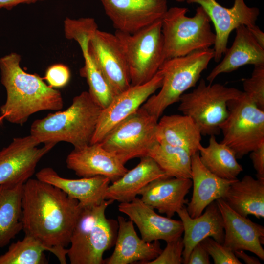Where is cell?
<instances>
[{
    "mask_svg": "<svg viewBox=\"0 0 264 264\" xmlns=\"http://www.w3.org/2000/svg\"><path fill=\"white\" fill-rule=\"evenodd\" d=\"M82 208L59 188L30 178L23 186L22 230L66 264V247Z\"/></svg>",
    "mask_w": 264,
    "mask_h": 264,
    "instance_id": "obj_1",
    "label": "cell"
},
{
    "mask_svg": "<svg viewBox=\"0 0 264 264\" xmlns=\"http://www.w3.org/2000/svg\"><path fill=\"white\" fill-rule=\"evenodd\" d=\"M21 61V56L15 52L0 58L1 82L7 93L0 111L7 121L22 125L36 112L61 110L63 100L61 92L43 78L25 71Z\"/></svg>",
    "mask_w": 264,
    "mask_h": 264,
    "instance_id": "obj_2",
    "label": "cell"
},
{
    "mask_svg": "<svg viewBox=\"0 0 264 264\" xmlns=\"http://www.w3.org/2000/svg\"><path fill=\"white\" fill-rule=\"evenodd\" d=\"M102 110L88 91H83L73 98L66 110L35 120L30 134L40 144L56 145L66 142L74 148L88 145L91 143Z\"/></svg>",
    "mask_w": 264,
    "mask_h": 264,
    "instance_id": "obj_3",
    "label": "cell"
},
{
    "mask_svg": "<svg viewBox=\"0 0 264 264\" xmlns=\"http://www.w3.org/2000/svg\"><path fill=\"white\" fill-rule=\"evenodd\" d=\"M114 202L105 199L97 205L82 208L67 249L71 264H102L103 254L114 244L118 221L106 217L107 208Z\"/></svg>",
    "mask_w": 264,
    "mask_h": 264,
    "instance_id": "obj_4",
    "label": "cell"
},
{
    "mask_svg": "<svg viewBox=\"0 0 264 264\" xmlns=\"http://www.w3.org/2000/svg\"><path fill=\"white\" fill-rule=\"evenodd\" d=\"M214 56V49L210 48L165 60L159 69L163 75L160 91L141 107L159 119L169 106L178 102L182 94L196 85Z\"/></svg>",
    "mask_w": 264,
    "mask_h": 264,
    "instance_id": "obj_5",
    "label": "cell"
},
{
    "mask_svg": "<svg viewBox=\"0 0 264 264\" xmlns=\"http://www.w3.org/2000/svg\"><path fill=\"white\" fill-rule=\"evenodd\" d=\"M185 7L168 9L161 19L165 61L210 48L216 36L211 20L204 9L198 6L193 17H188Z\"/></svg>",
    "mask_w": 264,
    "mask_h": 264,
    "instance_id": "obj_6",
    "label": "cell"
},
{
    "mask_svg": "<svg viewBox=\"0 0 264 264\" xmlns=\"http://www.w3.org/2000/svg\"><path fill=\"white\" fill-rule=\"evenodd\" d=\"M242 91L219 83L207 84L203 79L192 91L180 97L178 110L193 119L202 135H217L220 126L228 116L227 102Z\"/></svg>",
    "mask_w": 264,
    "mask_h": 264,
    "instance_id": "obj_7",
    "label": "cell"
},
{
    "mask_svg": "<svg viewBox=\"0 0 264 264\" xmlns=\"http://www.w3.org/2000/svg\"><path fill=\"white\" fill-rule=\"evenodd\" d=\"M228 116L220 126L223 138L241 159L264 143V110L243 92L227 102Z\"/></svg>",
    "mask_w": 264,
    "mask_h": 264,
    "instance_id": "obj_8",
    "label": "cell"
},
{
    "mask_svg": "<svg viewBox=\"0 0 264 264\" xmlns=\"http://www.w3.org/2000/svg\"><path fill=\"white\" fill-rule=\"evenodd\" d=\"M114 34L128 63L131 85L150 81L165 61L161 19L132 34Z\"/></svg>",
    "mask_w": 264,
    "mask_h": 264,
    "instance_id": "obj_9",
    "label": "cell"
},
{
    "mask_svg": "<svg viewBox=\"0 0 264 264\" xmlns=\"http://www.w3.org/2000/svg\"><path fill=\"white\" fill-rule=\"evenodd\" d=\"M158 120L141 107L114 127L99 143L124 164L134 158L147 156L157 142Z\"/></svg>",
    "mask_w": 264,
    "mask_h": 264,
    "instance_id": "obj_10",
    "label": "cell"
},
{
    "mask_svg": "<svg viewBox=\"0 0 264 264\" xmlns=\"http://www.w3.org/2000/svg\"><path fill=\"white\" fill-rule=\"evenodd\" d=\"M187 3H197L201 6L213 23L215 30L214 44V61H220L227 49L231 32L241 25L249 28L256 25L260 14L256 7H249L244 0H234L231 8H226L216 0H186Z\"/></svg>",
    "mask_w": 264,
    "mask_h": 264,
    "instance_id": "obj_11",
    "label": "cell"
},
{
    "mask_svg": "<svg viewBox=\"0 0 264 264\" xmlns=\"http://www.w3.org/2000/svg\"><path fill=\"white\" fill-rule=\"evenodd\" d=\"M163 75L159 70L150 81L143 84L131 85L116 95L102 110L90 144L100 143L117 125L137 110L162 86Z\"/></svg>",
    "mask_w": 264,
    "mask_h": 264,
    "instance_id": "obj_12",
    "label": "cell"
},
{
    "mask_svg": "<svg viewBox=\"0 0 264 264\" xmlns=\"http://www.w3.org/2000/svg\"><path fill=\"white\" fill-rule=\"evenodd\" d=\"M88 50L116 95L131 86L128 63L115 34L97 30Z\"/></svg>",
    "mask_w": 264,
    "mask_h": 264,
    "instance_id": "obj_13",
    "label": "cell"
},
{
    "mask_svg": "<svg viewBox=\"0 0 264 264\" xmlns=\"http://www.w3.org/2000/svg\"><path fill=\"white\" fill-rule=\"evenodd\" d=\"M116 30L134 33L160 20L167 0H100Z\"/></svg>",
    "mask_w": 264,
    "mask_h": 264,
    "instance_id": "obj_14",
    "label": "cell"
},
{
    "mask_svg": "<svg viewBox=\"0 0 264 264\" xmlns=\"http://www.w3.org/2000/svg\"><path fill=\"white\" fill-rule=\"evenodd\" d=\"M40 143L30 134L14 138L0 150V185L20 178L28 179L43 156L55 145Z\"/></svg>",
    "mask_w": 264,
    "mask_h": 264,
    "instance_id": "obj_15",
    "label": "cell"
},
{
    "mask_svg": "<svg viewBox=\"0 0 264 264\" xmlns=\"http://www.w3.org/2000/svg\"><path fill=\"white\" fill-rule=\"evenodd\" d=\"M216 201L223 222L222 244L233 252L240 250L251 252L264 260V226L236 212L222 198Z\"/></svg>",
    "mask_w": 264,
    "mask_h": 264,
    "instance_id": "obj_16",
    "label": "cell"
},
{
    "mask_svg": "<svg viewBox=\"0 0 264 264\" xmlns=\"http://www.w3.org/2000/svg\"><path fill=\"white\" fill-rule=\"evenodd\" d=\"M118 210L136 225L141 238L147 242L160 240L168 242L181 237L183 233L180 220L158 215L138 197L130 202L120 203Z\"/></svg>",
    "mask_w": 264,
    "mask_h": 264,
    "instance_id": "obj_17",
    "label": "cell"
},
{
    "mask_svg": "<svg viewBox=\"0 0 264 264\" xmlns=\"http://www.w3.org/2000/svg\"><path fill=\"white\" fill-rule=\"evenodd\" d=\"M66 166L81 177L102 176L113 182L128 170L116 156L99 143L90 144L74 149L66 159Z\"/></svg>",
    "mask_w": 264,
    "mask_h": 264,
    "instance_id": "obj_18",
    "label": "cell"
},
{
    "mask_svg": "<svg viewBox=\"0 0 264 264\" xmlns=\"http://www.w3.org/2000/svg\"><path fill=\"white\" fill-rule=\"evenodd\" d=\"M118 228L111 255L104 260L107 264H129L137 262L146 264L161 252L159 241L147 242L137 234L131 220L117 217Z\"/></svg>",
    "mask_w": 264,
    "mask_h": 264,
    "instance_id": "obj_19",
    "label": "cell"
},
{
    "mask_svg": "<svg viewBox=\"0 0 264 264\" xmlns=\"http://www.w3.org/2000/svg\"><path fill=\"white\" fill-rule=\"evenodd\" d=\"M204 212L196 218H191L184 206L177 212L183 227L182 263L187 264L193 247L204 239L210 237L223 244L224 231L222 217L215 201L205 209Z\"/></svg>",
    "mask_w": 264,
    "mask_h": 264,
    "instance_id": "obj_20",
    "label": "cell"
},
{
    "mask_svg": "<svg viewBox=\"0 0 264 264\" xmlns=\"http://www.w3.org/2000/svg\"><path fill=\"white\" fill-rule=\"evenodd\" d=\"M36 178L52 185L64 192L70 198L78 201L83 208L100 204L110 180L104 176H97L79 179L63 177L51 167H45L36 174Z\"/></svg>",
    "mask_w": 264,
    "mask_h": 264,
    "instance_id": "obj_21",
    "label": "cell"
},
{
    "mask_svg": "<svg viewBox=\"0 0 264 264\" xmlns=\"http://www.w3.org/2000/svg\"><path fill=\"white\" fill-rule=\"evenodd\" d=\"M192 186L191 178H160L149 183L138 195L145 203L172 218L187 203L185 198Z\"/></svg>",
    "mask_w": 264,
    "mask_h": 264,
    "instance_id": "obj_22",
    "label": "cell"
},
{
    "mask_svg": "<svg viewBox=\"0 0 264 264\" xmlns=\"http://www.w3.org/2000/svg\"><path fill=\"white\" fill-rule=\"evenodd\" d=\"M191 179L193 194L186 208L191 218L199 216L212 202L223 198L236 180L223 179L211 173L201 163L198 152L191 156Z\"/></svg>",
    "mask_w": 264,
    "mask_h": 264,
    "instance_id": "obj_23",
    "label": "cell"
},
{
    "mask_svg": "<svg viewBox=\"0 0 264 264\" xmlns=\"http://www.w3.org/2000/svg\"><path fill=\"white\" fill-rule=\"evenodd\" d=\"M232 46L227 48L224 57L206 77L212 83L222 73H230L247 65H264V48L253 37L248 28L241 25L236 28Z\"/></svg>",
    "mask_w": 264,
    "mask_h": 264,
    "instance_id": "obj_24",
    "label": "cell"
},
{
    "mask_svg": "<svg viewBox=\"0 0 264 264\" xmlns=\"http://www.w3.org/2000/svg\"><path fill=\"white\" fill-rule=\"evenodd\" d=\"M140 158V162L134 168L128 170L109 185L105 194V199L120 203L130 202L151 182L169 177L151 157L145 156Z\"/></svg>",
    "mask_w": 264,
    "mask_h": 264,
    "instance_id": "obj_25",
    "label": "cell"
},
{
    "mask_svg": "<svg viewBox=\"0 0 264 264\" xmlns=\"http://www.w3.org/2000/svg\"><path fill=\"white\" fill-rule=\"evenodd\" d=\"M201 135L197 124L184 114L164 115L158 120L156 127L158 142L181 148L191 156L202 146Z\"/></svg>",
    "mask_w": 264,
    "mask_h": 264,
    "instance_id": "obj_26",
    "label": "cell"
},
{
    "mask_svg": "<svg viewBox=\"0 0 264 264\" xmlns=\"http://www.w3.org/2000/svg\"><path fill=\"white\" fill-rule=\"evenodd\" d=\"M27 180L20 178L0 185V249L22 230V192Z\"/></svg>",
    "mask_w": 264,
    "mask_h": 264,
    "instance_id": "obj_27",
    "label": "cell"
},
{
    "mask_svg": "<svg viewBox=\"0 0 264 264\" xmlns=\"http://www.w3.org/2000/svg\"><path fill=\"white\" fill-rule=\"evenodd\" d=\"M222 199L240 215L264 217V179L245 175L236 179L228 188Z\"/></svg>",
    "mask_w": 264,
    "mask_h": 264,
    "instance_id": "obj_28",
    "label": "cell"
},
{
    "mask_svg": "<svg viewBox=\"0 0 264 264\" xmlns=\"http://www.w3.org/2000/svg\"><path fill=\"white\" fill-rule=\"evenodd\" d=\"M198 153L203 165L220 178L235 180L243 171L234 152L224 143L218 142L215 135L210 136L208 146H202Z\"/></svg>",
    "mask_w": 264,
    "mask_h": 264,
    "instance_id": "obj_29",
    "label": "cell"
},
{
    "mask_svg": "<svg viewBox=\"0 0 264 264\" xmlns=\"http://www.w3.org/2000/svg\"><path fill=\"white\" fill-rule=\"evenodd\" d=\"M147 156L151 157L167 176L191 178V155L185 150L157 141Z\"/></svg>",
    "mask_w": 264,
    "mask_h": 264,
    "instance_id": "obj_30",
    "label": "cell"
},
{
    "mask_svg": "<svg viewBox=\"0 0 264 264\" xmlns=\"http://www.w3.org/2000/svg\"><path fill=\"white\" fill-rule=\"evenodd\" d=\"M89 36H84L77 41L84 59V66L80 75L86 78L88 92L95 101L104 109L111 103L116 94L105 77L89 53Z\"/></svg>",
    "mask_w": 264,
    "mask_h": 264,
    "instance_id": "obj_31",
    "label": "cell"
},
{
    "mask_svg": "<svg viewBox=\"0 0 264 264\" xmlns=\"http://www.w3.org/2000/svg\"><path fill=\"white\" fill-rule=\"evenodd\" d=\"M46 248L33 237L25 235L22 240L13 242L0 255V264H45L48 262Z\"/></svg>",
    "mask_w": 264,
    "mask_h": 264,
    "instance_id": "obj_32",
    "label": "cell"
},
{
    "mask_svg": "<svg viewBox=\"0 0 264 264\" xmlns=\"http://www.w3.org/2000/svg\"><path fill=\"white\" fill-rule=\"evenodd\" d=\"M244 92L264 110V65L254 66L251 77L243 80Z\"/></svg>",
    "mask_w": 264,
    "mask_h": 264,
    "instance_id": "obj_33",
    "label": "cell"
},
{
    "mask_svg": "<svg viewBox=\"0 0 264 264\" xmlns=\"http://www.w3.org/2000/svg\"><path fill=\"white\" fill-rule=\"evenodd\" d=\"M212 258L215 264H242L234 252L211 237H208L200 242Z\"/></svg>",
    "mask_w": 264,
    "mask_h": 264,
    "instance_id": "obj_34",
    "label": "cell"
},
{
    "mask_svg": "<svg viewBox=\"0 0 264 264\" xmlns=\"http://www.w3.org/2000/svg\"><path fill=\"white\" fill-rule=\"evenodd\" d=\"M164 249L154 259L146 264H180L183 262L184 249L183 238L181 237L166 242Z\"/></svg>",
    "mask_w": 264,
    "mask_h": 264,
    "instance_id": "obj_35",
    "label": "cell"
},
{
    "mask_svg": "<svg viewBox=\"0 0 264 264\" xmlns=\"http://www.w3.org/2000/svg\"><path fill=\"white\" fill-rule=\"evenodd\" d=\"M70 77V71L67 66L56 64L47 68L43 79L49 86L56 89L65 87L69 82Z\"/></svg>",
    "mask_w": 264,
    "mask_h": 264,
    "instance_id": "obj_36",
    "label": "cell"
},
{
    "mask_svg": "<svg viewBox=\"0 0 264 264\" xmlns=\"http://www.w3.org/2000/svg\"><path fill=\"white\" fill-rule=\"evenodd\" d=\"M257 178L264 179V143L250 153Z\"/></svg>",
    "mask_w": 264,
    "mask_h": 264,
    "instance_id": "obj_37",
    "label": "cell"
},
{
    "mask_svg": "<svg viewBox=\"0 0 264 264\" xmlns=\"http://www.w3.org/2000/svg\"><path fill=\"white\" fill-rule=\"evenodd\" d=\"M210 255L200 242L197 244L192 249L187 264H210Z\"/></svg>",
    "mask_w": 264,
    "mask_h": 264,
    "instance_id": "obj_38",
    "label": "cell"
},
{
    "mask_svg": "<svg viewBox=\"0 0 264 264\" xmlns=\"http://www.w3.org/2000/svg\"><path fill=\"white\" fill-rule=\"evenodd\" d=\"M46 0H0V8L11 10L20 4H31Z\"/></svg>",
    "mask_w": 264,
    "mask_h": 264,
    "instance_id": "obj_39",
    "label": "cell"
},
{
    "mask_svg": "<svg viewBox=\"0 0 264 264\" xmlns=\"http://www.w3.org/2000/svg\"><path fill=\"white\" fill-rule=\"evenodd\" d=\"M238 259H242L247 264H260L261 263L258 258L247 255L245 251L240 250L234 252Z\"/></svg>",
    "mask_w": 264,
    "mask_h": 264,
    "instance_id": "obj_40",
    "label": "cell"
},
{
    "mask_svg": "<svg viewBox=\"0 0 264 264\" xmlns=\"http://www.w3.org/2000/svg\"><path fill=\"white\" fill-rule=\"evenodd\" d=\"M248 29L256 41L262 47L264 48V33L262 30L256 25Z\"/></svg>",
    "mask_w": 264,
    "mask_h": 264,
    "instance_id": "obj_41",
    "label": "cell"
},
{
    "mask_svg": "<svg viewBox=\"0 0 264 264\" xmlns=\"http://www.w3.org/2000/svg\"><path fill=\"white\" fill-rule=\"evenodd\" d=\"M175 0L178 2H182L186 1V0Z\"/></svg>",
    "mask_w": 264,
    "mask_h": 264,
    "instance_id": "obj_42",
    "label": "cell"
},
{
    "mask_svg": "<svg viewBox=\"0 0 264 264\" xmlns=\"http://www.w3.org/2000/svg\"><path fill=\"white\" fill-rule=\"evenodd\" d=\"M3 119H4L3 116L1 115V116H0V123L2 121V120H3Z\"/></svg>",
    "mask_w": 264,
    "mask_h": 264,
    "instance_id": "obj_43",
    "label": "cell"
}]
</instances>
